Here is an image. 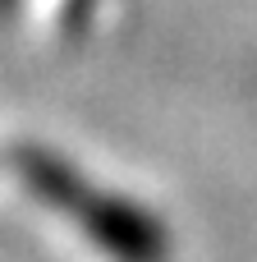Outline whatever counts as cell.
I'll list each match as a JSON object with an SVG mask.
<instances>
[{
	"label": "cell",
	"mask_w": 257,
	"mask_h": 262,
	"mask_svg": "<svg viewBox=\"0 0 257 262\" xmlns=\"http://www.w3.org/2000/svg\"><path fill=\"white\" fill-rule=\"evenodd\" d=\"M9 161H14V175L23 180V189L41 207H51L69 226H78L83 239L110 262H170V230L156 212L138 207L124 193L92 184L64 157H55L37 143H18L9 152Z\"/></svg>",
	"instance_id": "1"
}]
</instances>
